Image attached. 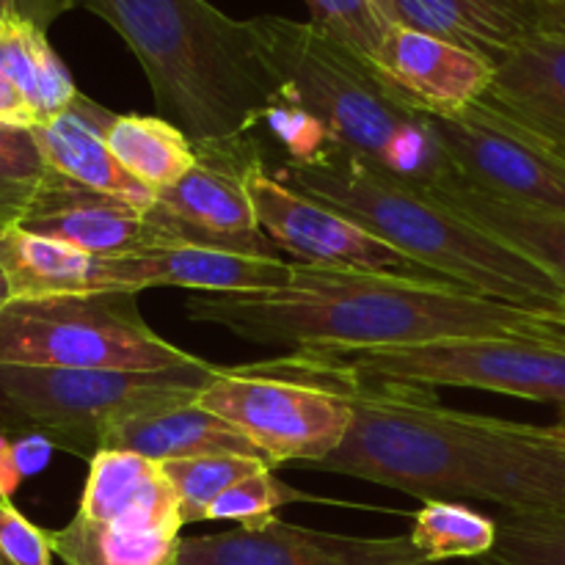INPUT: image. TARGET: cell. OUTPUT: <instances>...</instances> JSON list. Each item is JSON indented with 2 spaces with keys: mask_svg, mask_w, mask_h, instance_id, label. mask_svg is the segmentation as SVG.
Here are the masks:
<instances>
[{
  "mask_svg": "<svg viewBox=\"0 0 565 565\" xmlns=\"http://www.w3.org/2000/svg\"><path fill=\"white\" fill-rule=\"evenodd\" d=\"M312 469L390 486L425 502L483 500L505 511H565V450L550 428L452 412L428 386L401 381L356 375L351 430Z\"/></svg>",
  "mask_w": 565,
  "mask_h": 565,
  "instance_id": "cell-1",
  "label": "cell"
},
{
  "mask_svg": "<svg viewBox=\"0 0 565 565\" xmlns=\"http://www.w3.org/2000/svg\"><path fill=\"white\" fill-rule=\"evenodd\" d=\"M185 312L259 345L292 351H386L467 337H550L555 323L456 285L292 263L287 285L193 292Z\"/></svg>",
  "mask_w": 565,
  "mask_h": 565,
  "instance_id": "cell-2",
  "label": "cell"
},
{
  "mask_svg": "<svg viewBox=\"0 0 565 565\" xmlns=\"http://www.w3.org/2000/svg\"><path fill=\"white\" fill-rule=\"evenodd\" d=\"M265 169L456 287L535 312L550 323L565 309V287L550 270L458 215L439 196L386 174L331 138L309 158Z\"/></svg>",
  "mask_w": 565,
  "mask_h": 565,
  "instance_id": "cell-3",
  "label": "cell"
},
{
  "mask_svg": "<svg viewBox=\"0 0 565 565\" xmlns=\"http://www.w3.org/2000/svg\"><path fill=\"white\" fill-rule=\"evenodd\" d=\"M108 22L141 64L160 116L196 149L254 136L281 86L252 20L207 0H77Z\"/></svg>",
  "mask_w": 565,
  "mask_h": 565,
  "instance_id": "cell-4",
  "label": "cell"
},
{
  "mask_svg": "<svg viewBox=\"0 0 565 565\" xmlns=\"http://www.w3.org/2000/svg\"><path fill=\"white\" fill-rule=\"evenodd\" d=\"M252 28L281 97L318 119L331 141L436 196L467 185L436 138L434 116L412 108L373 61L312 20L265 14Z\"/></svg>",
  "mask_w": 565,
  "mask_h": 565,
  "instance_id": "cell-5",
  "label": "cell"
},
{
  "mask_svg": "<svg viewBox=\"0 0 565 565\" xmlns=\"http://www.w3.org/2000/svg\"><path fill=\"white\" fill-rule=\"evenodd\" d=\"M356 375L307 351L243 367H215L196 397L263 450L270 467L312 469L353 423Z\"/></svg>",
  "mask_w": 565,
  "mask_h": 565,
  "instance_id": "cell-6",
  "label": "cell"
},
{
  "mask_svg": "<svg viewBox=\"0 0 565 565\" xmlns=\"http://www.w3.org/2000/svg\"><path fill=\"white\" fill-rule=\"evenodd\" d=\"M213 375L215 364L202 359L163 373L0 364V430L42 436L92 461L116 425L152 408L193 403Z\"/></svg>",
  "mask_w": 565,
  "mask_h": 565,
  "instance_id": "cell-7",
  "label": "cell"
},
{
  "mask_svg": "<svg viewBox=\"0 0 565 565\" xmlns=\"http://www.w3.org/2000/svg\"><path fill=\"white\" fill-rule=\"evenodd\" d=\"M196 362L149 329L138 292L11 298L0 309V364L11 367L163 373Z\"/></svg>",
  "mask_w": 565,
  "mask_h": 565,
  "instance_id": "cell-8",
  "label": "cell"
},
{
  "mask_svg": "<svg viewBox=\"0 0 565 565\" xmlns=\"http://www.w3.org/2000/svg\"><path fill=\"white\" fill-rule=\"evenodd\" d=\"M359 379L469 386L552 403L565 412V331L550 337H467L386 351H307Z\"/></svg>",
  "mask_w": 565,
  "mask_h": 565,
  "instance_id": "cell-9",
  "label": "cell"
},
{
  "mask_svg": "<svg viewBox=\"0 0 565 565\" xmlns=\"http://www.w3.org/2000/svg\"><path fill=\"white\" fill-rule=\"evenodd\" d=\"M246 191L252 196L259 230L296 263L452 285L337 210L287 188L265 169V160L246 171Z\"/></svg>",
  "mask_w": 565,
  "mask_h": 565,
  "instance_id": "cell-10",
  "label": "cell"
},
{
  "mask_svg": "<svg viewBox=\"0 0 565 565\" xmlns=\"http://www.w3.org/2000/svg\"><path fill=\"white\" fill-rule=\"evenodd\" d=\"M434 130L472 188L565 215V158L505 116L475 103L463 114L434 116Z\"/></svg>",
  "mask_w": 565,
  "mask_h": 565,
  "instance_id": "cell-11",
  "label": "cell"
},
{
  "mask_svg": "<svg viewBox=\"0 0 565 565\" xmlns=\"http://www.w3.org/2000/svg\"><path fill=\"white\" fill-rule=\"evenodd\" d=\"M263 163L254 136L230 147L196 149L193 169L158 193L152 215L166 243H210L235 252L279 257L276 243L259 230L246 171Z\"/></svg>",
  "mask_w": 565,
  "mask_h": 565,
  "instance_id": "cell-12",
  "label": "cell"
},
{
  "mask_svg": "<svg viewBox=\"0 0 565 565\" xmlns=\"http://www.w3.org/2000/svg\"><path fill=\"white\" fill-rule=\"evenodd\" d=\"M177 565H434L408 535L356 539L296 527L279 519L257 530L182 539Z\"/></svg>",
  "mask_w": 565,
  "mask_h": 565,
  "instance_id": "cell-13",
  "label": "cell"
},
{
  "mask_svg": "<svg viewBox=\"0 0 565 565\" xmlns=\"http://www.w3.org/2000/svg\"><path fill=\"white\" fill-rule=\"evenodd\" d=\"M292 263L285 257L235 252L210 243H158L125 257L103 259L105 292H141L182 287L193 292H259L287 285Z\"/></svg>",
  "mask_w": 565,
  "mask_h": 565,
  "instance_id": "cell-14",
  "label": "cell"
},
{
  "mask_svg": "<svg viewBox=\"0 0 565 565\" xmlns=\"http://www.w3.org/2000/svg\"><path fill=\"white\" fill-rule=\"evenodd\" d=\"M17 226L81 248L92 257H125L166 243L152 207L92 191L58 171H50L36 202Z\"/></svg>",
  "mask_w": 565,
  "mask_h": 565,
  "instance_id": "cell-15",
  "label": "cell"
},
{
  "mask_svg": "<svg viewBox=\"0 0 565 565\" xmlns=\"http://www.w3.org/2000/svg\"><path fill=\"white\" fill-rule=\"evenodd\" d=\"M480 103L565 158V17L546 9L544 20L494 66Z\"/></svg>",
  "mask_w": 565,
  "mask_h": 565,
  "instance_id": "cell-16",
  "label": "cell"
},
{
  "mask_svg": "<svg viewBox=\"0 0 565 565\" xmlns=\"http://www.w3.org/2000/svg\"><path fill=\"white\" fill-rule=\"evenodd\" d=\"M386 83L425 116H456L489 92L494 66L447 39L392 25L373 61Z\"/></svg>",
  "mask_w": 565,
  "mask_h": 565,
  "instance_id": "cell-17",
  "label": "cell"
},
{
  "mask_svg": "<svg viewBox=\"0 0 565 565\" xmlns=\"http://www.w3.org/2000/svg\"><path fill=\"white\" fill-rule=\"evenodd\" d=\"M116 119L108 108L77 94L66 110L33 125L50 169L92 191L110 193L138 207H154L158 193L143 185L116 160L108 147V127Z\"/></svg>",
  "mask_w": 565,
  "mask_h": 565,
  "instance_id": "cell-18",
  "label": "cell"
},
{
  "mask_svg": "<svg viewBox=\"0 0 565 565\" xmlns=\"http://www.w3.org/2000/svg\"><path fill=\"white\" fill-rule=\"evenodd\" d=\"M77 516L125 527L180 533V500L158 461L121 450H99L88 461Z\"/></svg>",
  "mask_w": 565,
  "mask_h": 565,
  "instance_id": "cell-19",
  "label": "cell"
},
{
  "mask_svg": "<svg viewBox=\"0 0 565 565\" xmlns=\"http://www.w3.org/2000/svg\"><path fill=\"white\" fill-rule=\"evenodd\" d=\"M103 450L136 452L149 461H188L210 456L257 458L270 467L257 445L218 414L193 403L152 408L116 425L103 441ZM274 469V467H270Z\"/></svg>",
  "mask_w": 565,
  "mask_h": 565,
  "instance_id": "cell-20",
  "label": "cell"
},
{
  "mask_svg": "<svg viewBox=\"0 0 565 565\" xmlns=\"http://www.w3.org/2000/svg\"><path fill=\"white\" fill-rule=\"evenodd\" d=\"M544 0H395V25L472 50L500 64L541 20Z\"/></svg>",
  "mask_w": 565,
  "mask_h": 565,
  "instance_id": "cell-21",
  "label": "cell"
},
{
  "mask_svg": "<svg viewBox=\"0 0 565 565\" xmlns=\"http://www.w3.org/2000/svg\"><path fill=\"white\" fill-rule=\"evenodd\" d=\"M103 259L53 237L33 235L20 226L0 230V268L14 298L105 292Z\"/></svg>",
  "mask_w": 565,
  "mask_h": 565,
  "instance_id": "cell-22",
  "label": "cell"
},
{
  "mask_svg": "<svg viewBox=\"0 0 565 565\" xmlns=\"http://www.w3.org/2000/svg\"><path fill=\"white\" fill-rule=\"evenodd\" d=\"M439 199L458 215L478 224L480 230L491 232L502 243L550 270L565 287V215L489 196L469 182L456 191L441 193Z\"/></svg>",
  "mask_w": 565,
  "mask_h": 565,
  "instance_id": "cell-23",
  "label": "cell"
},
{
  "mask_svg": "<svg viewBox=\"0 0 565 565\" xmlns=\"http://www.w3.org/2000/svg\"><path fill=\"white\" fill-rule=\"evenodd\" d=\"M180 533L125 527L77 516L50 533L53 555L66 565H177Z\"/></svg>",
  "mask_w": 565,
  "mask_h": 565,
  "instance_id": "cell-24",
  "label": "cell"
},
{
  "mask_svg": "<svg viewBox=\"0 0 565 565\" xmlns=\"http://www.w3.org/2000/svg\"><path fill=\"white\" fill-rule=\"evenodd\" d=\"M108 147L116 160L154 193L180 182L196 163L191 138L163 116L116 114L108 127Z\"/></svg>",
  "mask_w": 565,
  "mask_h": 565,
  "instance_id": "cell-25",
  "label": "cell"
},
{
  "mask_svg": "<svg viewBox=\"0 0 565 565\" xmlns=\"http://www.w3.org/2000/svg\"><path fill=\"white\" fill-rule=\"evenodd\" d=\"M0 75L20 88L36 125L58 116L81 94L64 61L50 47L47 33L20 22H11L0 36Z\"/></svg>",
  "mask_w": 565,
  "mask_h": 565,
  "instance_id": "cell-26",
  "label": "cell"
},
{
  "mask_svg": "<svg viewBox=\"0 0 565 565\" xmlns=\"http://www.w3.org/2000/svg\"><path fill=\"white\" fill-rule=\"evenodd\" d=\"M412 544L428 563L486 557L497 544V519L452 500H428L414 516Z\"/></svg>",
  "mask_w": 565,
  "mask_h": 565,
  "instance_id": "cell-27",
  "label": "cell"
},
{
  "mask_svg": "<svg viewBox=\"0 0 565 565\" xmlns=\"http://www.w3.org/2000/svg\"><path fill=\"white\" fill-rule=\"evenodd\" d=\"M50 171L33 127L0 121V230L25 218Z\"/></svg>",
  "mask_w": 565,
  "mask_h": 565,
  "instance_id": "cell-28",
  "label": "cell"
},
{
  "mask_svg": "<svg viewBox=\"0 0 565 565\" xmlns=\"http://www.w3.org/2000/svg\"><path fill=\"white\" fill-rule=\"evenodd\" d=\"M180 500L182 524L207 522V511L224 491L246 480L259 469H270L265 461L243 456H210L188 458V461L160 463Z\"/></svg>",
  "mask_w": 565,
  "mask_h": 565,
  "instance_id": "cell-29",
  "label": "cell"
},
{
  "mask_svg": "<svg viewBox=\"0 0 565 565\" xmlns=\"http://www.w3.org/2000/svg\"><path fill=\"white\" fill-rule=\"evenodd\" d=\"M486 565H565V511H505Z\"/></svg>",
  "mask_w": 565,
  "mask_h": 565,
  "instance_id": "cell-30",
  "label": "cell"
},
{
  "mask_svg": "<svg viewBox=\"0 0 565 565\" xmlns=\"http://www.w3.org/2000/svg\"><path fill=\"white\" fill-rule=\"evenodd\" d=\"M298 500H307V494L281 483L270 469H259L210 505L207 522H237L246 530H257L274 522L281 505Z\"/></svg>",
  "mask_w": 565,
  "mask_h": 565,
  "instance_id": "cell-31",
  "label": "cell"
},
{
  "mask_svg": "<svg viewBox=\"0 0 565 565\" xmlns=\"http://www.w3.org/2000/svg\"><path fill=\"white\" fill-rule=\"evenodd\" d=\"M312 22L356 50L364 58L375 61L392 22L381 14L373 0H307Z\"/></svg>",
  "mask_w": 565,
  "mask_h": 565,
  "instance_id": "cell-32",
  "label": "cell"
},
{
  "mask_svg": "<svg viewBox=\"0 0 565 565\" xmlns=\"http://www.w3.org/2000/svg\"><path fill=\"white\" fill-rule=\"evenodd\" d=\"M0 555L11 565H53L50 533L28 522L11 500H0Z\"/></svg>",
  "mask_w": 565,
  "mask_h": 565,
  "instance_id": "cell-33",
  "label": "cell"
},
{
  "mask_svg": "<svg viewBox=\"0 0 565 565\" xmlns=\"http://www.w3.org/2000/svg\"><path fill=\"white\" fill-rule=\"evenodd\" d=\"M72 6H77V0H0V17L47 33V28Z\"/></svg>",
  "mask_w": 565,
  "mask_h": 565,
  "instance_id": "cell-34",
  "label": "cell"
},
{
  "mask_svg": "<svg viewBox=\"0 0 565 565\" xmlns=\"http://www.w3.org/2000/svg\"><path fill=\"white\" fill-rule=\"evenodd\" d=\"M0 121H9V125H22V127L36 125L28 99L22 97L20 88H17L14 83L3 75H0Z\"/></svg>",
  "mask_w": 565,
  "mask_h": 565,
  "instance_id": "cell-35",
  "label": "cell"
},
{
  "mask_svg": "<svg viewBox=\"0 0 565 565\" xmlns=\"http://www.w3.org/2000/svg\"><path fill=\"white\" fill-rule=\"evenodd\" d=\"M50 452H53V445L42 436H22L20 441H14V456L17 463H20V472L25 475H36L39 469L47 463Z\"/></svg>",
  "mask_w": 565,
  "mask_h": 565,
  "instance_id": "cell-36",
  "label": "cell"
},
{
  "mask_svg": "<svg viewBox=\"0 0 565 565\" xmlns=\"http://www.w3.org/2000/svg\"><path fill=\"white\" fill-rule=\"evenodd\" d=\"M25 475L20 472V463L14 456V441L9 436H0V500H9L22 483Z\"/></svg>",
  "mask_w": 565,
  "mask_h": 565,
  "instance_id": "cell-37",
  "label": "cell"
},
{
  "mask_svg": "<svg viewBox=\"0 0 565 565\" xmlns=\"http://www.w3.org/2000/svg\"><path fill=\"white\" fill-rule=\"evenodd\" d=\"M550 434H552V439H555L557 445L565 450V412L561 414V419H557L555 425H550Z\"/></svg>",
  "mask_w": 565,
  "mask_h": 565,
  "instance_id": "cell-38",
  "label": "cell"
},
{
  "mask_svg": "<svg viewBox=\"0 0 565 565\" xmlns=\"http://www.w3.org/2000/svg\"><path fill=\"white\" fill-rule=\"evenodd\" d=\"M11 298H14V292H11V285H9V279H6L3 268H0V309H3Z\"/></svg>",
  "mask_w": 565,
  "mask_h": 565,
  "instance_id": "cell-39",
  "label": "cell"
},
{
  "mask_svg": "<svg viewBox=\"0 0 565 565\" xmlns=\"http://www.w3.org/2000/svg\"><path fill=\"white\" fill-rule=\"evenodd\" d=\"M373 3L379 6L381 14H384L386 20H390L392 25H395V0H373Z\"/></svg>",
  "mask_w": 565,
  "mask_h": 565,
  "instance_id": "cell-40",
  "label": "cell"
},
{
  "mask_svg": "<svg viewBox=\"0 0 565 565\" xmlns=\"http://www.w3.org/2000/svg\"><path fill=\"white\" fill-rule=\"evenodd\" d=\"M544 3H546V9H552L555 14L565 17V0H544Z\"/></svg>",
  "mask_w": 565,
  "mask_h": 565,
  "instance_id": "cell-41",
  "label": "cell"
},
{
  "mask_svg": "<svg viewBox=\"0 0 565 565\" xmlns=\"http://www.w3.org/2000/svg\"><path fill=\"white\" fill-rule=\"evenodd\" d=\"M9 28H11V22L6 20V17H0V36H3V33L9 31Z\"/></svg>",
  "mask_w": 565,
  "mask_h": 565,
  "instance_id": "cell-42",
  "label": "cell"
},
{
  "mask_svg": "<svg viewBox=\"0 0 565 565\" xmlns=\"http://www.w3.org/2000/svg\"><path fill=\"white\" fill-rule=\"evenodd\" d=\"M555 323H557V329H563V331H565V309H563L561 315H557V320H555Z\"/></svg>",
  "mask_w": 565,
  "mask_h": 565,
  "instance_id": "cell-43",
  "label": "cell"
},
{
  "mask_svg": "<svg viewBox=\"0 0 565 565\" xmlns=\"http://www.w3.org/2000/svg\"><path fill=\"white\" fill-rule=\"evenodd\" d=\"M0 565H11V563H9V561H6V557H3V555H0Z\"/></svg>",
  "mask_w": 565,
  "mask_h": 565,
  "instance_id": "cell-44",
  "label": "cell"
}]
</instances>
